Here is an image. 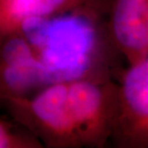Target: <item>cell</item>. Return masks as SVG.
<instances>
[{
	"label": "cell",
	"instance_id": "obj_7",
	"mask_svg": "<svg viewBox=\"0 0 148 148\" xmlns=\"http://www.w3.org/2000/svg\"><path fill=\"white\" fill-rule=\"evenodd\" d=\"M90 0H0V34L21 30L28 20L72 10Z\"/></svg>",
	"mask_w": 148,
	"mask_h": 148
},
{
	"label": "cell",
	"instance_id": "obj_6",
	"mask_svg": "<svg viewBox=\"0 0 148 148\" xmlns=\"http://www.w3.org/2000/svg\"><path fill=\"white\" fill-rule=\"evenodd\" d=\"M110 38L128 64L148 58V0H111Z\"/></svg>",
	"mask_w": 148,
	"mask_h": 148
},
{
	"label": "cell",
	"instance_id": "obj_5",
	"mask_svg": "<svg viewBox=\"0 0 148 148\" xmlns=\"http://www.w3.org/2000/svg\"><path fill=\"white\" fill-rule=\"evenodd\" d=\"M50 84L24 33L0 34V99L24 97Z\"/></svg>",
	"mask_w": 148,
	"mask_h": 148
},
{
	"label": "cell",
	"instance_id": "obj_2",
	"mask_svg": "<svg viewBox=\"0 0 148 148\" xmlns=\"http://www.w3.org/2000/svg\"><path fill=\"white\" fill-rule=\"evenodd\" d=\"M0 103L16 123L35 136L43 147H82L66 81L50 83L28 96L0 99Z\"/></svg>",
	"mask_w": 148,
	"mask_h": 148
},
{
	"label": "cell",
	"instance_id": "obj_8",
	"mask_svg": "<svg viewBox=\"0 0 148 148\" xmlns=\"http://www.w3.org/2000/svg\"><path fill=\"white\" fill-rule=\"evenodd\" d=\"M42 144L30 132L0 118V148H42Z\"/></svg>",
	"mask_w": 148,
	"mask_h": 148
},
{
	"label": "cell",
	"instance_id": "obj_4",
	"mask_svg": "<svg viewBox=\"0 0 148 148\" xmlns=\"http://www.w3.org/2000/svg\"><path fill=\"white\" fill-rule=\"evenodd\" d=\"M118 82L111 140L118 148L148 147V58L128 64Z\"/></svg>",
	"mask_w": 148,
	"mask_h": 148
},
{
	"label": "cell",
	"instance_id": "obj_1",
	"mask_svg": "<svg viewBox=\"0 0 148 148\" xmlns=\"http://www.w3.org/2000/svg\"><path fill=\"white\" fill-rule=\"evenodd\" d=\"M111 0H90L72 10L28 20L21 31L30 41L49 83L76 79L118 80L121 56L110 38Z\"/></svg>",
	"mask_w": 148,
	"mask_h": 148
},
{
	"label": "cell",
	"instance_id": "obj_3",
	"mask_svg": "<svg viewBox=\"0 0 148 148\" xmlns=\"http://www.w3.org/2000/svg\"><path fill=\"white\" fill-rule=\"evenodd\" d=\"M66 82L69 107L82 147H105L110 143L114 126L118 82L88 78Z\"/></svg>",
	"mask_w": 148,
	"mask_h": 148
}]
</instances>
